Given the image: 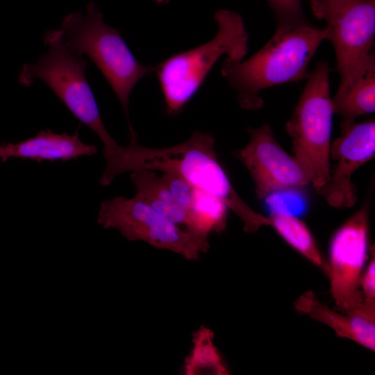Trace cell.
Segmentation results:
<instances>
[{"label":"cell","mask_w":375,"mask_h":375,"mask_svg":"<svg viewBox=\"0 0 375 375\" xmlns=\"http://www.w3.org/2000/svg\"><path fill=\"white\" fill-rule=\"evenodd\" d=\"M330 30L309 24L271 39L242 61L226 58L221 74L236 90L240 106L254 110L263 107L260 93L269 88L307 79L308 66L319 46L328 40Z\"/></svg>","instance_id":"1"},{"label":"cell","mask_w":375,"mask_h":375,"mask_svg":"<svg viewBox=\"0 0 375 375\" xmlns=\"http://www.w3.org/2000/svg\"><path fill=\"white\" fill-rule=\"evenodd\" d=\"M215 20L218 28L210 41L154 65L165 112L170 116L182 112L222 56L241 61L248 52L249 34L239 13L219 9L215 13Z\"/></svg>","instance_id":"2"},{"label":"cell","mask_w":375,"mask_h":375,"mask_svg":"<svg viewBox=\"0 0 375 375\" xmlns=\"http://www.w3.org/2000/svg\"><path fill=\"white\" fill-rule=\"evenodd\" d=\"M44 41L47 51L36 62L23 65L19 82L25 87L36 80L45 83L67 109L99 136L104 159L116 158L122 146L108 133L101 117L85 75L88 60L67 48L61 28L47 31Z\"/></svg>","instance_id":"3"},{"label":"cell","mask_w":375,"mask_h":375,"mask_svg":"<svg viewBox=\"0 0 375 375\" xmlns=\"http://www.w3.org/2000/svg\"><path fill=\"white\" fill-rule=\"evenodd\" d=\"M61 30L67 48L77 55L85 54L99 69L122 106L130 134L135 133L129 121L130 94L142 78L154 72V65L136 59L119 30L105 23L93 2L87 5L84 15H67Z\"/></svg>","instance_id":"4"},{"label":"cell","mask_w":375,"mask_h":375,"mask_svg":"<svg viewBox=\"0 0 375 375\" xmlns=\"http://www.w3.org/2000/svg\"><path fill=\"white\" fill-rule=\"evenodd\" d=\"M330 72L326 62L316 63L285 125L294 156L309 172L315 190L330 180L329 148L334 115Z\"/></svg>","instance_id":"5"},{"label":"cell","mask_w":375,"mask_h":375,"mask_svg":"<svg viewBox=\"0 0 375 375\" xmlns=\"http://www.w3.org/2000/svg\"><path fill=\"white\" fill-rule=\"evenodd\" d=\"M308 1L314 16L330 30L340 78L332 99H339L375 63V0Z\"/></svg>","instance_id":"6"},{"label":"cell","mask_w":375,"mask_h":375,"mask_svg":"<svg viewBox=\"0 0 375 375\" xmlns=\"http://www.w3.org/2000/svg\"><path fill=\"white\" fill-rule=\"evenodd\" d=\"M175 172L193 187L210 193L233 211L243 223L246 233H256L269 226V217L256 212L239 196L220 165L210 133L194 132L186 141L165 147L159 170Z\"/></svg>","instance_id":"7"},{"label":"cell","mask_w":375,"mask_h":375,"mask_svg":"<svg viewBox=\"0 0 375 375\" xmlns=\"http://www.w3.org/2000/svg\"><path fill=\"white\" fill-rule=\"evenodd\" d=\"M97 222L104 228L117 229L129 241H144L188 260H197L203 253L199 244L188 231L135 194L131 198L116 196L103 201Z\"/></svg>","instance_id":"8"},{"label":"cell","mask_w":375,"mask_h":375,"mask_svg":"<svg viewBox=\"0 0 375 375\" xmlns=\"http://www.w3.org/2000/svg\"><path fill=\"white\" fill-rule=\"evenodd\" d=\"M368 205L365 204L334 233L328 249L327 274L337 310L359 314L366 308L360 281L369 260Z\"/></svg>","instance_id":"9"},{"label":"cell","mask_w":375,"mask_h":375,"mask_svg":"<svg viewBox=\"0 0 375 375\" xmlns=\"http://www.w3.org/2000/svg\"><path fill=\"white\" fill-rule=\"evenodd\" d=\"M248 143L235 155L250 174L255 194L262 199L277 191L303 187L311 183L308 169L276 140L268 124L249 128Z\"/></svg>","instance_id":"10"},{"label":"cell","mask_w":375,"mask_h":375,"mask_svg":"<svg viewBox=\"0 0 375 375\" xmlns=\"http://www.w3.org/2000/svg\"><path fill=\"white\" fill-rule=\"evenodd\" d=\"M375 122H341V136L330 144V180L316 192L333 207H353L357 201L353 174L374 158Z\"/></svg>","instance_id":"11"},{"label":"cell","mask_w":375,"mask_h":375,"mask_svg":"<svg viewBox=\"0 0 375 375\" xmlns=\"http://www.w3.org/2000/svg\"><path fill=\"white\" fill-rule=\"evenodd\" d=\"M97 152L96 146L81 140L78 130L69 135L67 133H55L46 129L19 142L0 145V158L3 162L10 158L28 159L39 162L44 160L67 161L92 156Z\"/></svg>","instance_id":"12"},{"label":"cell","mask_w":375,"mask_h":375,"mask_svg":"<svg viewBox=\"0 0 375 375\" xmlns=\"http://www.w3.org/2000/svg\"><path fill=\"white\" fill-rule=\"evenodd\" d=\"M300 314L331 328L340 338L351 340L371 350L375 349V319L331 309L322 303L311 290L301 294L294 302Z\"/></svg>","instance_id":"13"},{"label":"cell","mask_w":375,"mask_h":375,"mask_svg":"<svg viewBox=\"0 0 375 375\" xmlns=\"http://www.w3.org/2000/svg\"><path fill=\"white\" fill-rule=\"evenodd\" d=\"M228 208L218 197L194 187L188 210L190 234L197 241L203 252H207L211 232L222 233L226 228Z\"/></svg>","instance_id":"14"},{"label":"cell","mask_w":375,"mask_h":375,"mask_svg":"<svg viewBox=\"0 0 375 375\" xmlns=\"http://www.w3.org/2000/svg\"><path fill=\"white\" fill-rule=\"evenodd\" d=\"M131 179L138 197L171 222L189 233L188 213L174 201L161 176L156 171L140 169L131 172Z\"/></svg>","instance_id":"15"},{"label":"cell","mask_w":375,"mask_h":375,"mask_svg":"<svg viewBox=\"0 0 375 375\" xmlns=\"http://www.w3.org/2000/svg\"><path fill=\"white\" fill-rule=\"evenodd\" d=\"M269 219V225L289 245L326 273L327 263L312 234L302 220L294 215L282 212H272Z\"/></svg>","instance_id":"16"},{"label":"cell","mask_w":375,"mask_h":375,"mask_svg":"<svg viewBox=\"0 0 375 375\" xmlns=\"http://www.w3.org/2000/svg\"><path fill=\"white\" fill-rule=\"evenodd\" d=\"M186 375H226L229 374L219 351L214 344V333L201 326L193 334L192 349L184 362Z\"/></svg>","instance_id":"17"},{"label":"cell","mask_w":375,"mask_h":375,"mask_svg":"<svg viewBox=\"0 0 375 375\" xmlns=\"http://www.w3.org/2000/svg\"><path fill=\"white\" fill-rule=\"evenodd\" d=\"M332 103L334 114L344 122H352L360 116L374 112L375 63L342 97L332 99Z\"/></svg>","instance_id":"18"},{"label":"cell","mask_w":375,"mask_h":375,"mask_svg":"<svg viewBox=\"0 0 375 375\" xmlns=\"http://www.w3.org/2000/svg\"><path fill=\"white\" fill-rule=\"evenodd\" d=\"M276 22L274 36L309 24L303 12L302 0H265Z\"/></svg>","instance_id":"19"},{"label":"cell","mask_w":375,"mask_h":375,"mask_svg":"<svg viewBox=\"0 0 375 375\" xmlns=\"http://www.w3.org/2000/svg\"><path fill=\"white\" fill-rule=\"evenodd\" d=\"M161 177L174 201L188 215L194 187L182 176L175 172H162Z\"/></svg>","instance_id":"20"},{"label":"cell","mask_w":375,"mask_h":375,"mask_svg":"<svg viewBox=\"0 0 375 375\" xmlns=\"http://www.w3.org/2000/svg\"><path fill=\"white\" fill-rule=\"evenodd\" d=\"M371 258L365 269L361 281L360 290L365 306L375 310V253L374 246L369 248Z\"/></svg>","instance_id":"21"},{"label":"cell","mask_w":375,"mask_h":375,"mask_svg":"<svg viewBox=\"0 0 375 375\" xmlns=\"http://www.w3.org/2000/svg\"><path fill=\"white\" fill-rule=\"evenodd\" d=\"M153 1L159 3H167L169 1V0H153Z\"/></svg>","instance_id":"22"}]
</instances>
